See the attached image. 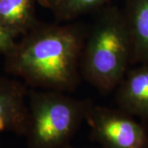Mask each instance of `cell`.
Here are the masks:
<instances>
[{"label": "cell", "instance_id": "obj_9", "mask_svg": "<svg viewBox=\"0 0 148 148\" xmlns=\"http://www.w3.org/2000/svg\"><path fill=\"white\" fill-rule=\"evenodd\" d=\"M28 113L22 109L19 95L0 90V132L27 130Z\"/></svg>", "mask_w": 148, "mask_h": 148}, {"label": "cell", "instance_id": "obj_10", "mask_svg": "<svg viewBox=\"0 0 148 148\" xmlns=\"http://www.w3.org/2000/svg\"><path fill=\"white\" fill-rule=\"evenodd\" d=\"M13 33L0 22V51H12L14 49Z\"/></svg>", "mask_w": 148, "mask_h": 148}, {"label": "cell", "instance_id": "obj_6", "mask_svg": "<svg viewBox=\"0 0 148 148\" xmlns=\"http://www.w3.org/2000/svg\"><path fill=\"white\" fill-rule=\"evenodd\" d=\"M123 12L132 41V64H148V0H125Z\"/></svg>", "mask_w": 148, "mask_h": 148}, {"label": "cell", "instance_id": "obj_5", "mask_svg": "<svg viewBox=\"0 0 148 148\" xmlns=\"http://www.w3.org/2000/svg\"><path fill=\"white\" fill-rule=\"evenodd\" d=\"M115 90L119 109L148 121V64L128 69Z\"/></svg>", "mask_w": 148, "mask_h": 148}, {"label": "cell", "instance_id": "obj_1", "mask_svg": "<svg viewBox=\"0 0 148 148\" xmlns=\"http://www.w3.org/2000/svg\"><path fill=\"white\" fill-rule=\"evenodd\" d=\"M87 33L78 23L36 27L15 54L14 67L44 90L72 91L79 83Z\"/></svg>", "mask_w": 148, "mask_h": 148}, {"label": "cell", "instance_id": "obj_8", "mask_svg": "<svg viewBox=\"0 0 148 148\" xmlns=\"http://www.w3.org/2000/svg\"><path fill=\"white\" fill-rule=\"evenodd\" d=\"M59 22L74 20L106 5L110 0H37Z\"/></svg>", "mask_w": 148, "mask_h": 148}, {"label": "cell", "instance_id": "obj_3", "mask_svg": "<svg viewBox=\"0 0 148 148\" xmlns=\"http://www.w3.org/2000/svg\"><path fill=\"white\" fill-rule=\"evenodd\" d=\"M94 104L65 92L44 90L32 95L27 132L29 148H65Z\"/></svg>", "mask_w": 148, "mask_h": 148}, {"label": "cell", "instance_id": "obj_11", "mask_svg": "<svg viewBox=\"0 0 148 148\" xmlns=\"http://www.w3.org/2000/svg\"><path fill=\"white\" fill-rule=\"evenodd\" d=\"M65 148H78V147H72V146H70V145H69V146H68L67 147H65Z\"/></svg>", "mask_w": 148, "mask_h": 148}, {"label": "cell", "instance_id": "obj_7", "mask_svg": "<svg viewBox=\"0 0 148 148\" xmlns=\"http://www.w3.org/2000/svg\"><path fill=\"white\" fill-rule=\"evenodd\" d=\"M34 0H0V22L15 34L33 26Z\"/></svg>", "mask_w": 148, "mask_h": 148}, {"label": "cell", "instance_id": "obj_4", "mask_svg": "<svg viewBox=\"0 0 148 148\" xmlns=\"http://www.w3.org/2000/svg\"><path fill=\"white\" fill-rule=\"evenodd\" d=\"M86 122L103 148H148V130L127 113L93 105Z\"/></svg>", "mask_w": 148, "mask_h": 148}, {"label": "cell", "instance_id": "obj_2", "mask_svg": "<svg viewBox=\"0 0 148 148\" xmlns=\"http://www.w3.org/2000/svg\"><path fill=\"white\" fill-rule=\"evenodd\" d=\"M130 33L123 11L104 8L85 40L81 74L103 93L115 90L132 64Z\"/></svg>", "mask_w": 148, "mask_h": 148}]
</instances>
